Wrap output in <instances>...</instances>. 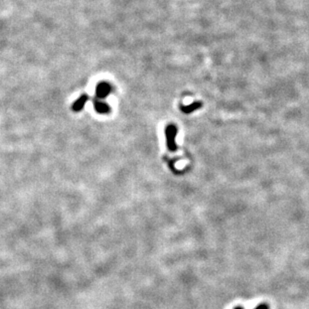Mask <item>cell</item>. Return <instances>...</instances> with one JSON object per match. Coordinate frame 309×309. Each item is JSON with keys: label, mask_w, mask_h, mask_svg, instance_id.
Wrapping results in <instances>:
<instances>
[{"label": "cell", "mask_w": 309, "mask_h": 309, "mask_svg": "<svg viewBox=\"0 0 309 309\" xmlns=\"http://www.w3.org/2000/svg\"><path fill=\"white\" fill-rule=\"evenodd\" d=\"M255 309H268V306L266 305V304H260V305H258Z\"/></svg>", "instance_id": "277c9868"}, {"label": "cell", "mask_w": 309, "mask_h": 309, "mask_svg": "<svg viewBox=\"0 0 309 309\" xmlns=\"http://www.w3.org/2000/svg\"><path fill=\"white\" fill-rule=\"evenodd\" d=\"M87 101H88V95L87 94H81V96L78 99H76L74 101L73 105H72L73 111H75V112L80 111V110L83 109V107H84V105H85V103Z\"/></svg>", "instance_id": "3957f363"}, {"label": "cell", "mask_w": 309, "mask_h": 309, "mask_svg": "<svg viewBox=\"0 0 309 309\" xmlns=\"http://www.w3.org/2000/svg\"><path fill=\"white\" fill-rule=\"evenodd\" d=\"M234 309H243L242 307H236V308H234Z\"/></svg>", "instance_id": "5b68a950"}, {"label": "cell", "mask_w": 309, "mask_h": 309, "mask_svg": "<svg viewBox=\"0 0 309 309\" xmlns=\"http://www.w3.org/2000/svg\"><path fill=\"white\" fill-rule=\"evenodd\" d=\"M110 92H111V86H110L106 82H100L96 86V89H95L96 98L104 99V98H106L109 95Z\"/></svg>", "instance_id": "6da1fadb"}, {"label": "cell", "mask_w": 309, "mask_h": 309, "mask_svg": "<svg viewBox=\"0 0 309 309\" xmlns=\"http://www.w3.org/2000/svg\"><path fill=\"white\" fill-rule=\"evenodd\" d=\"M93 106L96 110V112L100 113V114H106L109 112V110H110L108 104L99 98L93 99Z\"/></svg>", "instance_id": "7a4b0ae2"}]
</instances>
